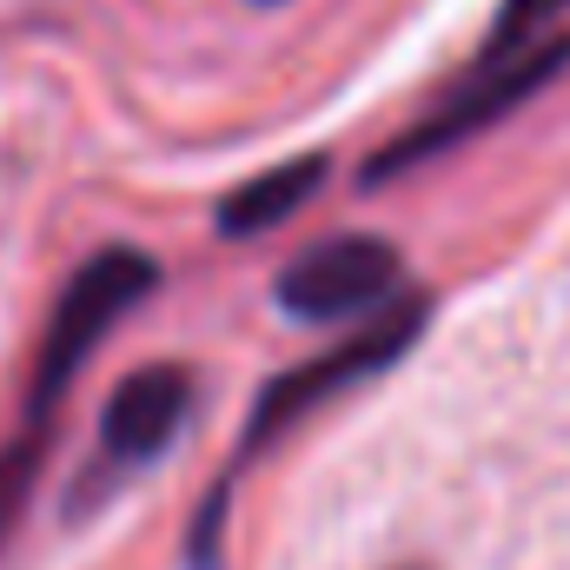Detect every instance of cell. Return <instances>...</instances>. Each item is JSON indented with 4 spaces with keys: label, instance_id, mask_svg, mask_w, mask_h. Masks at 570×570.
Wrapping results in <instances>:
<instances>
[{
    "label": "cell",
    "instance_id": "4",
    "mask_svg": "<svg viewBox=\"0 0 570 570\" xmlns=\"http://www.w3.org/2000/svg\"><path fill=\"white\" fill-rule=\"evenodd\" d=\"M392 292H405V253L379 233H332V239L292 253L273 279V298L305 325L379 312Z\"/></svg>",
    "mask_w": 570,
    "mask_h": 570
},
{
    "label": "cell",
    "instance_id": "1",
    "mask_svg": "<svg viewBox=\"0 0 570 570\" xmlns=\"http://www.w3.org/2000/svg\"><path fill=\"white\" fill-rule=\"evenodd\" d=\"M425 318H431V298H425V292H392L379 312H365V325H358L352 338H338L332 352H318V358H305V365L279 372V379L253 399V412H246L239 458H259L273 438H285L298 419H312L318 405H332L338 392H352V385L379 379L385 365H399V358L419 345Z\"/></svg>",
    "mask_w": 570,
    "mask_h": 570
},
{
    "label": "cell",
    "instance_id": "2",
    "mask_svg": "<svg viewBox=\"0 0 570 570\" xmlns=\"http://www.w3.org/2000/svg\"><path fill=\"white\" fill-rule=\"evenodd\" d=\"M564 67H570V33H551V40H538V47H524V53H511V60H471L464 80L431 107L425 120H412L399 140L379 146V153L365 159V186H392L399 173H412V166H425L438 153L464 146L471 134H484V127H498L511 107H524V100H531L538 87H551Z\"/></svg>",
    "mask_w": 570,
    "mask_h": 570
},
{
    "label": "cell",
    "instance_id": "9",
    "mask_svg": "<svg viewBox=\"0 0 570 570\" xmlns=\"http://www.w3.org/2000/svg\"><path fill=\"white\" fill-rule=\"evenodd\" d=\"M259 7H279V0H259Z\"/></svg>",
    "mask_w": 570,
    "mask_h": 570
},
{
    "label": "cell",
    "instance_id": "8",
    "mask_svg": "<svg viewBox=\"0 0 570 570\" xmlns=\"http://www.w3.org/2000/svg\"><path fill=\"white\" fill-rule=\"evenodd\" d=\"M47 438H40V419H33V431H20L7 451H0V544L20 531V518H27V504H33V491H40V451Z\"/></svg>",
    "mask_w": 570,
    "mask_h": 570
},
{
    "label": "cell",
    "instance_id": "7",
    "mask_svg": "<svg viewBox=\"0 0 570 570\" xmlns=\"http://www.w3.org/2000/svg\"><path fill=\"white\" fill-rule=\"evenodd\" d=\"M564 13H570V0H498L491 33H484V47H478V60H511V53H524V47H538V40L564 33V27H558Z\"/></svg>",
    "mask_w": 570,
    "mask_h": 570
},
{
    "label": "cell",
    "instance_id": "6",
    "mask_svg": "<svg viewBox=\"0 0 570 570\" xmlns=\"http://www.w3.org/2000/svg\"><path fill=\"white\" fill-rule=\"evenodd\" d=\"M325 153H298V159H285V166H266L259 179H246V186H233L226 199H219V239H253V233H273L285 226L318 186H325Z\"/></svg>",
    "mask_w": 570,
    "mask_h": 570
},
{
    "label": "cell",
    "instance_id": "3",
    "mask_svg": "<svg viewBox=\"0 0 570 570\" xmlns=\"http://www.w3.org/2000/svg\"><path fill=\"white\" fill-rule=\"evenodd\" d=\"M153 285H159V266L146 259L140 246H107V253H94L73 279L60 285V298H53V312H47V332H40V358H33V419H47L60 399H67V385L80 379V365L94 358V345L140 305L153 298Z\"/></svg>",
    "mask_w": 570,
    "mask_h": 570
},
{
    "label": "cell",
    "instance_id": "5",
    "mask_svg": "<svg viewBox=\"0 0 570 570\" xmlns=\"http://www.w3.org/2000/svg\"><path fill=\"white\" fill-rule=\"evenodd\" d=\"M193 412V372L186 365H140L114 385L100 412V451L107 464H153Z\"/></svg>",
    "mask_w": 570,
    "mask_h": 570
}]
</instances>
